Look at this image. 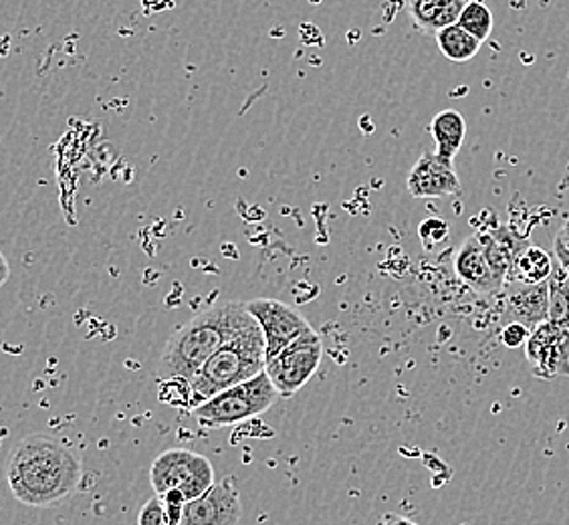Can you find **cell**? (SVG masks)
<instances>
[{"instance_id":"cell-26","label":"cell","mask_w":569,"mask_h":525,"mask_svg":"<svg viewBox=\"0 0 569 525\" xmlns=\"http://www.w3.org/2000/svg\"><path fill=\"white\" fill-rule=\"evenodd\" d=\"M556 241H558L559 245H563V247L569 251V215L568 219L563 220V225L559 227L558 235H556Z\"/></svg>"},{"instance_id":"cell-16","label":"cell","mask_w":569,"mask_h":525,"mask_svg":"<svg viewBox=\"0 0 569 525\" xmlns=\"http://www.w3.org/2000/svg\"><path fill=\"white\" fill-rule=\"evenodd\" d=\"M437 44L440 53L452 63H467L481 51L482 43L460 29L459 24H450L437 31Z\"/></svg>"},{"instance_id":"cell-11","label":"cell","mask_w":569,"mask_h":525,"mask_svg":"<svg viewBox=\"0 0 569 525\" xmlns=\"http://www.w3.org/2000/svg\"><path fill=\"white\" fill-rule=\"evenodd\" d=\"M455 274L462 284L469 285L477 294H497L505 284L495 275L477 235H471L460 245L455 257Z\"/></svg>"},{"instance_id":"cell-10","label":"cell","mask_w":569,"mask_h":525,"mask_svg":"<svg viewBox=\"0 0 569 525\" xmlns=\"http://www.w3.org/2000/svg\"><path fill=\"white\" fill-rule=\"evenodd\" d=\"M406 188L415 198H447L460 192V178L455 165L442 162L432 153H422L410 168Z\"/></svg>"},{"instance_id":"cell-6","label":"cell","mask_w":569,"mask_h":525,"mask_svg":"<svg viewBox=\"0 0 569 525\" xmlns=\"http://www.w3.org/2000/svg\"><path fill=\"white\" fill-rule=\"evenodd\" d=\"M323 360V341L313 328L303 331L273 360L267 361L264 373L273 383L274 390L283 398H291L318 373Z\"/></svg>"},{"instance_id":"cell-1","label":"cell","mask_w":569,"mask_h":525,"mask_svg":"<svg viewBox=\"0 0 569 525\" xmlns=\"http://www.w3.org/2000/svg\"><path fill=\"white\" fill-rule=\"evenodd\" d=\"M4 475L17 502L49 507L76 495L83 482V463L66 443L31 435L12 449Z\"/></svg>"},{"instance_id":"cell-5","label":"cell","mask_w":569,"mask_h":525,"mask_svg":"<svg viewBox=\"0 0 569 525\" xmlns=\"http://www.w3.org/2000/svg\"><path fill=\"white\" fill-rule=\"evenodd\" d=\"M217 483V473L209 457L188 449H168L152 460L150 485L156 495L180 492L187 502L209 492Z\"/></svg>"},{"instance_id":"cell-8","label":"cell","mask_w":569,"mask_h":525,"mask_svg":"<svg viewBox=\"0 0 569 525\" xmlns=\"http://www.w3.org/2000/svg\"><path fill=\"white\" fill-rule=\"evenodd\" d=\"M526 358L541 380L569 378V329L551 321L539 324L527 338Z\"/></svg>"},{"instance_id":"cell-23","label":"cell","mask_w":569,"mask_h":525,"mask_svg":"<svg viewBox=\"0 0 569 525\" xmlns=\"http://www.w3.org/2000/svg\"><path fill=\"white\" fill-rule=\"evenodd\" d=\"M529 334H531V329L523 326V324H519V321H511L509 326H505L503 329V344L507 348H521V346H526L527 338H529Z\"/></svg>"},{"instance_id":"cell-24","label":"cell","mask_w":569,"mask_h":525,"mask_svg":"<svg viewBox=\"0 0 569 525\" xmlns=\"http://www.w3.org/2000/svg\"><path fill=\"white\" fill-rule=\"evenodd\" d=\"M553 255H556V259H558V265L569 275V251L563 247V245H559L558 241H553Z\"/></svg>"},{"instance_id":"cell-19","label":"cell","mask_w":569,"mask_h":525,"mask_svg":"<svg viewBox=\"0 0 569 525\" xmlns=\"http://www.w3.org/2000/svg\"><path fill=\"white\" fill-rule=\"evenodd\" d=\"M449 225L447 220L440 219V217H430V219L422 220L420 227H418V237L425 245L427 251H432L438 245L449 239Z\"/></svg>"},{"instance_id":"cell-27","label":"cell","mask_w":569,"mask_h":525,"mask_svg":"<svg viewBox=\"0 0 569 525\" xmlns=\"http://www.w3.org/2000/svg\"><path fill=\"white\" fill-rule=\"evenodd\" d=\"M9 277H11V267H9L7 257L0 251V287L9 281Z\"/></svg>"},{"instance_id":"cell-20","label":"cell","mask_w":569,"mask_h":525,"mask_svg":"<svg viewBox=\"0 0 569 525\" xmlns=\"http://www.w3.org/2000/svg\"><path fill=\"white\" fill-rule=\"evenodd\" d=\"M440 0H408V12L412 22L420 29L432 31V24L437 19Z\"/></svg>"},{"instance_id":"cell-4","label":"cell","mask_w":569,"mask_h":525,"mask_svg":"<svg viewBox=\"0 0 569 525\" xmlns=\"http://www.w3.org/2000/svg\"><path fill=\"white\" fill-rule=\"evenodd\" d=\"M277 398L279 393L274 390L273 383L267 373H261L200 403L192 415L202 428L234 427L267 413Z\"/></svg>"},{"instance_id":"cell-9","label":"cell","mask_w":569,"mask_h":525,"mask_svg":"<svg viewBox=\"0 0 569 525\" xmlns=\"http://www.w3.org/2000/svg\"><path fill=\"white\" fill-rule=\"evenodd\" d=\"M242 519V502L239 487L232 477L217 482L209 492L188 502L182 525H239Z\"/></svg>"},{"instance_id":"cell-12","label":"cell","mask_w":569,"mask_h":525,"mask_svg":"<svg viewBox=\"0 0 569 525\" xmlns=\"http://www.w3.org/2000/svg\"><path fill=\"white\" fill-rule=\"evenodd\" d=\"M507 307L515 321L523 324L529 329L537 328L539 324H546L549 316L548 281L536 285L513 281L507 297Z\"/></svg>"},{"instance_id":"cell-18","label":"cell","mask_w":569,"mask_h":525,"mask_svg":"<svg viewBox=\"0 0 569 525\" xmlns=\"http://www.w3.org/2000/svg\"><path fill=\"white\" fill-rule=\"evenodd\" d=\"M457 24L475 37L477 41L485 43L493 33V12L482 0H469V4L462 9Z\"/></svg>"},{"instance_id":"cell-14","label":"cell","mask_w":569,"mask_h":525,"mask_svg":"<svg viewBox=\"0 0 569 525\" xmlns=\"http://www.w3.org/2000/svg\"><path fill=\"white\" fill-rule=\"evenodd\" d=\"M430 133L437 143L435 156L442 162L455 165L465 138H467V121L457 110H445L437 113L430 121Z\"/></svg>"},{"instance_id":"cell-22","label":"cell","mask_w":569,"mask_h":525,"mask_svg":"<svg viewBox=\"0 0 569 525\" xmlns=\"http://www.w3.org/2000/svg\"><path fill=\"white\" fill-rule=\"evenodd\" d=\"M138 525H168V512L164 499L160 495H153L138 512Z\"/></svg>"},{"instance_id":"cell-3","label":"cell","mask_w":569,"mask_h":525,"mask_svg":"<svg viewBox=\"0 0 569 525\" xmlns=\"http://www.w3.org/2000/svg\"><path fill=\"white\" fill-rule=\"evenodd\" d=\"M264 366L267 356L263 331L257 324L239 338L230 339L214 351L209 360L202 364V368L188 380L194 398V408L222 390L264 373Z\"/></svg>"},{"instance_id":"cell-2","label":"cell","mask_w":569,"mask_h":525,"mask_svg":"<svg viewBox=\"0 0 569 525\" xmlns=\"http://www.w3.org/2000/svg\"><path fill=\"white\" fill-rule=\"evenodd\" d=\"M252 326L257 321L247 311L244 301H224L200 311L166 341L158 376L162 380H190L214 351Z\"/></svg>"},{"instance_id":"cell-25","label":"cell","mask_w":569,"mask_h":525,"mask_svg":"<svg viewBox=\"0 0 569 525\" xmlns=\"http://www.w3.org/2000/svg\"><path fill=\"white\" fill-rule=\"evenodd\" d=\"M380 525H418L417 522H412L410 517L398 514H386L383 515L382 524Z\"/></svg>"},{"instance_id":"cell-15","label":"cell","mask_w":569,"mask_h":525,"mask_svg":"<svg viewBox=\"0 0 569 525\" xmlns=\"http://www.w3.org/2000/svg\"><path fill=\"white\" fill-rule=\"evenodd\" d=\"M553 259L548 251H543L541 247L529 245L526 251L517 257L513 265V271L509 275L507 284H527L536 285L548 281L549 275L553 271Z\"/></svg>"},{"instance_id":"cell-17","label":"cell","mask_w":569,"mask_h":525,"mask_svg":"<svg viewBox=\"0 0 569 525\" xmlns=\"http://www.w3.org/2000/svg\"><path fill=\"white\" fill-rule=\"evenodd\" d=\"M549 316L548 321L559 328L569 329V275L556 265L548 279Z\"/></svg>"},{"instance_id":"cell-7","label":"cell","mask_w":569,"mask_h":525,"mask_svg":"<svg viewBox=\"0 0 569 525\" xmlns=\"http://www.w3.org/2000/svg\"><path fill=\"white\" fill-rule=\"evenodd\" d=\"M244 306L263 331L267 361L273 360L279 351L284 350L293 339L311 328L309 321L297 311L296 307L283 304L279 299L259 297V299L244 301Z\"/></svg>"},{"instance_id":"cell-21","label":"cell","mask_w":569,"mask_h":525,"mask_svg":"<svg viewBox=\"0 0 569 525\" xmlns=\"http://www.w3.org/2000/svg\"><path fill=\"white\" fill-rule=\"evenodd\" d=\"M469 4V0H440L437 19L432 24V31H440L450 24H457L462 14V9Z\"/></svg>"},{"instance_id":"cell-13","label":"cell","mask_w":569,"mask_h":525,"mask_svg":"<svg viewBox=\"0 0 569 525\" xmlns=\"http://www.w3.org/2000/svg\"><path fill=\"white\" fill-rule=\"evenodd\" d=\"M477 237L481 241L485 255H487V261L491 265L495 275L507 285L509 275L513 271L517 257L526 251L529 242L513 235L507 227H499V229L485 232V235L477 232Z\"/></svg>"}]
</instances>
